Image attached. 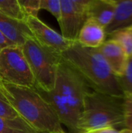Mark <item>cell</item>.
Here are the masks:
<instances>
[{
    "mask_svg": "<svg viewBox=\"0 0 132 133\" xmlns=\"http://www.w3.org/2000/svg\"><path fill=\"white\" fill-rule=\"evenodd\" d=\"M116 0H89L88 19H92L105 29L114 19Z\"/></svg>",
    "mask_w": 132,
    "mask_h": 133,
    "instance_id": "4fadbf2b",
    "label": "cell"
},
{
    "mask_svg": "<svg viewBox=\"0 0 132 133\" xmlns=\"http://www.w3.org/2000/svg\"><path fill=\"white\" fill-rule=\"evenodd\" d=\"M0 12L6 16L25 23L26 16L23 12L18 0H1Z\"/></svg>",
    "mask_w": 132,
    "mask_h": 133,
    "instance_id": "e0dca14e",
    "label": "cell"
},
{
    "mask_svg": "<svg viewBox=\"0 0 132 133\" xmlns=\"http://www.w3.org/2000/svg\"><path fill=\"white\" fill-rule=\"evenodd\" d=\"M34 88L54 111L61 125H64L72 133H79L77 127L79 115L68 105L57 90L54 88L47 92L36 87Z\"/></svg>",
    "mask_w": 132,
    "mask_h": 133,
    "instance_id": "9c48e42d",
    "label": "cell"
},
{
    "mask_svg": "<svg viewBox=\"0 0 132 133\" xmlns=\"http://www.w3.org/2000/svg\"><path fill=\"white\" fill-rule=\"evenodd\" d=\"M0 117L7 118H15L19 117L15 110L8 103L3 94L0 91Z\"/></svg>",
    "mask_w": 132,
    "mask_h": 133,
    "instance_id": "7402d4cb",
    "label": "cell"
},
{
    "mask_svg": "<svg viewBox=\"0 0 132 133\" xmlns=\"http://www.w3.org/2000/svg\"><path fill=\"white\" fill-rule=\"evenodd\" d=\"M120 130H117L114 128H105V129H96V130H93L89 132L83 133H118Z\"/></svg>",
    "mask_w": 132,
    "mask_h": 133,
    "instance_id": "cb8c5ba5",
    "label": "cell"
},
{
    "mask_svg": "<svg viewBox=\"0 0 132 133\" xmlns=\"http://www.w3.org/2000/svg\"><path fill=\"white\" fill-rule=\"evenodd\" d=\"M40 9H45L52 14L59 22L61 19V0H40Z\"/></svg>",
    "mask_w": 132,
    "mask_h": 133,
    "instance_id": "44dd1931",
    "label": "cell"
},
{
    "mask_svg": "<svg viewBox=\"0 0 132 133\" xmlns=\"http://www.w3.org/2000/svg\"><path fill=\"white\" fill-rule=\"evenodd\" d=\"M117 79L123 92L132 95V55L128 57L123 75Z\"/></svg>",
    "mask_w": 132,
    "mask_h": 133,
    "instance_id": "ac0fdd59",
    "label": "cell"
},
{
    "mask_svg": "<svg viewBox=\"0 0 132 133\" xmlns=\"http://www.w3.org/2000/svg\"><path fill=\"white\" fill-rule=\"evenodd\" d=\"M1 83H2V82H1V80H0V87H1Z\"/></svg>",
    "mask_w": 132,
    "mask_h": 133,
    "instance_id": "484cf974",
    "label": "cell"
},
{
    "mask_svg": "<svg viewBox=\"0 0 132 133\" xmlns=\"http://www.w3.org/2000/svg\"><path fill=\"white\" fill-rule=\"evenodd\" d=\"M122 101L90 90L84 98L82 111L78 121L79 133L105 128L124 129Z\"/></svg>",
    "mask_w": 132,
    "mask_h": 133,
    "instance_id": "3957f363",
    "label": "cell"
},
{
    "mask_svg": "<svg viewBox=\"0 0 132 133\" xmlns=\"http://www.w3.org/2000/svg\"><path fill=\"white\" fill-rule=\"evenodd\" d=\"M18 2L26 17H38L37 15L40 10V0H18Z\"/></svg>",
    "mask_w": 132,
    "mask_h": 133,
    "instance_id": "ffe728a7",
    "label": "cell"
},
{
    "mask_svg": "<svg viewBox=\"0 0 132 133\" xmlns=\"http://www.w3.org/2000/svg\"><path fill=\"white\" fill-rule=\"evenodd\" d=\"M54 88L75 111L79 118L84 98L92 90L75 69L63 58L58 65Z\"/></svg>",
    "mask_w": 132,
    "mask_h": 133,
    "instance_id": "5b68a950",
    "label": "cell"
},
{
    "mask_svg": "<svg viewBox=\"0 0 132 133\" xmlns=\"http://www.w3.org/2000/svg\"><path fill=\"white\" fill-rule=\"evenodd\" d=\"M61 56L82 76L91 90L123 99L118 79L98 48H86L75 41Z\"/></svg>",
    "mask_w": 132,
    "mask_h": 133,
    "instance_id": "6da1fadb",
    "label": "cell"
},
{
    "mask_svg": "<svg viewBox=\"0 0 132 133\" xmlns=\"http://www.w3.org/2000/svg\"><path fill=\"white\" fill-rule=\"evenodd\" d=\"M118 133H132L131 131L128 130V129H121L119 131Z\"/></svg>",
    "mask_w": 132,
    "mask_h": 133,
    "instance_id": "d4e9b609",
    "label": "cell"
},
{
    "mask_svg": "<svg viewBox=\"0 0 132 133\" xmlns=\"http://www.w3.org/2000/svg\"><path fill=\"white\" fill-rule=\"evenodd\" d=\"M107 37L109 39L117 41L124 50L127 55L129 57L132 55V24L117 29Z\"/></svg>",
    "mask_w": 132,
    "mask_h": 133,
    "instance_id": "2e32d148",
    "label": "cell"
},
{
    "mask_svg": "<svg viewBox=\"0 0 132 133\" xmlns=\"http://www.w3.org/2000/svg\"><path fill=\"white\" fill-rule=\"evenodd\" d=\"M0 91L17 115L38 133H65L54 111L35 88L1 83Z\"/></svg>",
    "mask_w": 132,
    "mask_h": 133,
    "instance_id": "7a4b0ae2",
    "label": "cell"
},
{
    "mask_svg": "<svg viewBox=\"0 0 132 133\" xmlns=\"http://www.w3.org/2000/svg\"><path fill=\"white\" fill-rule=\"evenodd\" d=\"M0 80L15 86L35 87L34 77L21 46H11L0 51Z\"/></svg>",
    "mask_w": 132,
    "mask_h": 133,
    "instance_id": "8992f818",
    "label": "cell"
},
{
    "mask_svg": "<svg viewBox=\"0 0 132 133\" xmlns=\"http://www.w3.org/2000/svg\"><path fill=\"white\" fill-rule=\"evenodd\" d=\"M132 24V0H116L114 19L105 29L107 36L113 31Z\"/></svg>",
    "mask_w": 132,
    "mask_h": 133,
    "instance_id": "5bb4252c",
    "label": "cell"
},
{
    "mask_svg": "<svg viewBox=\"0 0 132 133\" xmlns=\"http://www.w3.org/2000/svg\"><path fill=\"white\" fill-rule=\"evenodd\" d=\"M16 45L13 42H12L10 40H9L1 31H0V51H2L3 49L11 47V46H14Z\"/></svg>",
    "mask_w": 132,
    "mask_h": 133,
    "instance_id": "603a6c76",
    "label": "cell"
},
{
    "mask_svg": "<svg viewBox=\"0 0 132 133\" xmlns=\"http://www.w3.org/2000/svg\"><path fill=\"white\" fill-rule=\"evenodd\" d=\"M25 23L36 41L55 52L61 54L74 43L65 39L61 34L51 29L38 17L27 16Z\"/></svg>",
    "mask_w": 132,
    "mask_h": 133,
    "instance_id": "ba28073f",
    "label": "cell"
},
{
    "mask_svg": "<svg viewBox=\"0 0 132 133\" xmlns=\"http://www.w3.org/2000/svg\"><path fill=\"white\" fill-rule=\"evenodd\" d=\"M123 118L124 129L132 132V95L128 93H124L122 101Z\"/></svg>",
    "mask_w": 132,
    "mask_h": 133,
    "instance_id": "d6986e66",
    "label": "cell"
},
{
    "mask_svg": "<svg viewBox=\"0 0 132 133\" xmlns=\"http://www.w3.org/2000/svg\"><path fill=\"white\" fill-rule=\"evenodd\" d=\"M98 50L109 65L114 74L120 78L125 69L128 56L123 48L115 41L108 39L98 48Z\"/></svg>",
    "mask_w": 132,
    "mask_h": 133,
    "instance_id": "30bf717a",
    "label": "cell"
},
{
    "mask_svg": "<svg viewBox=\"0 0 132 133\" xmlns=\"http://www.w3.org/2000/svg\"><path fill=\"white\" fill-rule=\"evenodd\" d=\"M89 0H61V19L58 22L61 36L70 41H77L79 34L88 19Z\"/></svg>",
    "mask_w": 132,
    "mask_h": 133,
    "instance_id": "52a82bcc",
    "label": "cell"
},
{
    "mask_svg": "<svg viewBox=\"0 0 132 133\" xmlns=\"http://www.w3.org/2000/svg\"><path fill=\"white\" fill-rule=\"evenodd\" d=\"M22 50L34 77L35 87L47 92L54 90L61 54L43 47L33 37L25 41Z\"/></svg>",
    "mask_w": 132,
    "mask_h": 133,
    "instance_id": "277c9868",
    "label": "cell"
},
{
    "mask_svg": "<svg viewBox=\"0 0 132 133\" xmlns=\"http://www.w3.org/2000/svg\"><path fill=\"white\" fill-rule=\"evenodd\" d=\"M0 31L16 45L21 46L33 37L26 23L12 19L0 12Z\"/></svg>",
    "mask_w": 132,
    "mask_h": 133,
    "instance_id": "8fae6325",
    "label": "cell"
},
{
    "mask_svg": "<svg viewBox=\"0 0 132 133\" xmlns=\"http://www.w3.org/2000/svg\"><path fill=\"white\" fill-rule=\"evenodd\" d=\"M105 28L92 19H88L82 27L77 42L83 47L98 48L106 41Z\"/></svg>",
    "mask_w": 132,
    "mask_h": 133,
    "instance_id": "7c38bea8",
    "label": "cell"
},
{
    "mask_svg": "<svg viewBox=\"0 0 132 133\" xmlns=\"http://www.w3.org/2000/svg\"><path fill=\"white\" fill-rule=\"evenodd\" d=\"M0 133H38L20 117H0Z\"/></svg>",
    "mask_w": 132,
    "mask_h": 133,
    "instance_id": "9a60e30c",
    "label": "cell"
},
{
    "mask_svg": "<svg viewBox=\"0 0 132 133\" xmlns=\"http://www.w3.org/2000/svg\"><path fill=\"white\" fill-rule=\"evenodd\" d=\"M65 133H66V132H65Z\"/></svg>",
    "mask_w": 132,
    "mask_h": 133,
    "instance_id": "4316f807",
    "label": "cell"
}]
</instances>
